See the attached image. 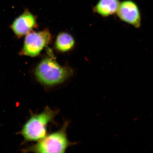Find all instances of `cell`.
I'll return each instance as SVG.
<instances>
[{"label":"cell","mask_w":153,"mask_h":153,"mask_svg":"<svg viewBox=\"0 0 153 153\" xmlns=\"http://www.w3.org/2000/svg\"><path fill=\"white\" fill-rule=\"evenodd\" d=\"M33 74L38 83L51 88L66 81L73 75L74 71L69 66H61L54 59L47 57L38 63Z\"/></svg>","instance_id":"cell-1"},{"label":"cell","mask_w":153,"mask_h":153,"mask_svg":"<svg viewBox=\"0 0 153 153\" xmlns=\"http://www.w3.org/2000/svg\"><path fill=\"white\" fill-rule=\"evenodd\" d=\"M59 110L46 107L41 112L34 114L30 111V116L16 134L23 138L22 145L30 142H36L43 139L47 135V127L53 121Z\"/></svg>","instance_id":"cell-2"},{"label":"cell","mask_w":153,"mask_h":153,"mask_svg":"<svg viewBox=\"0 0 153 153\" xmlns=\"http://www.w3.org/2000/svg\"><path fill=\"white\" fill-rule=\"evenodd\" d=\"M69 122L66 121L58 131L47 135L35 144L22 149V152L65 153L69 147L76 144L68 140L67 129Z\"/></svg>","instance_id":"cell-3"},{"label":"cell","mask_w":153,"mask_h":153,"mask_svg":"<svg viewBox=\"0 0 153 153\" xmlns=\"http://www.w3.org/2000/svg\"><path fill=\"white\" fill-rule=\"evenodd\" d=\"M52 35L48 29L40 31L30 32L25 38L19 55L30 57L38 56L52 40Z\"/></svg>","instance_id":"cell-4"},{"label":"cell","mask_w":153,"mask_h":153,"mask_svg":"<svg viewBox=\"0 0 153 153\" xmlns=\"http://www.w3.org/2000/svg\"><path fill=\"white\" fill-rule=\"evenodd\" d=\"M116 14L124 22L139 28L141 25V18L138 5L132 0H125L120 2Z\"/></svg>","instance_id":"cell-5"},{"label":"cell","mask_w":153,"mask_h":153,"mask_svg":"<svg viewBox=\"0 0 153 153\" xmlns=\"http://www.w3.org/2000/svg\"><path fill=\"white\" fill-rule=\"evenodd\" d=\"M38 26L37 17L27 9L14 19L10 26L16 37L21 38Z\"/></svg>","instance_id":"cell-6"},{"label":"cell","mask_w":153,"mask_h":153,"mask_svg":"<svg viewBox=\"0 0 153 153\" xmlns=\"http://www.w3.org/2000/svg\"><path fill=\"white\" fill-rule=\"evenodd\" d=\"M120 3V0H99L93 7V11L106 18L116 14Z\"/></svg>","instance_id":"cell-7"},{"label":"cell","mask_w":153,"mask_h":153,"mask_svg":"<svg viewBox=\"0 0 153 153\" xmlns=\"http://www.w3.org/2000/svg\"><path fill=\"white\" fill-rule=\"evenodd\" d=\"M75 44V40L71 34L63 32L57 36L55 47L59 52L65 53L71 51L74 48Z\"/></svg>","instance_id":"cell-8"}]
</instances>
